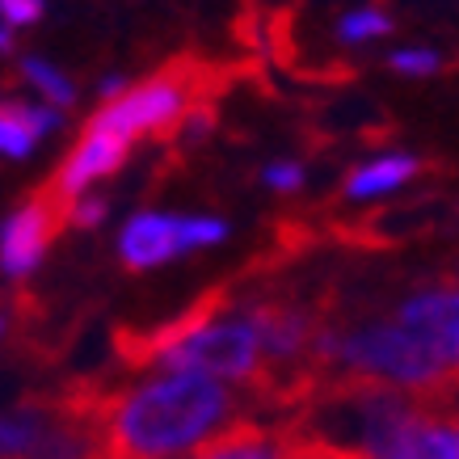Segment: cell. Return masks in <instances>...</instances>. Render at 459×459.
<instances>
[{
	"label": "cell",
	"mask_w": 459,
	"mask_h": 459,
	"mask_svg": "<svg viewBox=\"0 0 459 459\" xmlns=\"http://www.w3.org/2000/svg\"><path fill=\"white\" fill-rule=\"evenodd\" d=\"M126 156H131V143L118 140V135H84V140L76 143V152H72L68 160H64V169L56 173L51 190L72 207L93 181L110 178L114 169H123Z\"/></svg>",
	"instance_id": "obj_7"
},
{
	"label": "cell",
	"mask_w": 459,
	"mask_h": 459,
	"mask_svg": "<svg viewBox=\"0 0 459 459\" xmlns=\"http://www.w3.org/2000/svg\"><path fill=\"white\" fill-rule=\"evenodd\" d=\"M0 110H4V106H0Z\"/></svg>",
	"instance_id": "obj_22"
},
{
	"label": "cell",
	"mask_w": 459,
	"mask_h": 459,
	"mask_svg": "<svg viewBox=\"0 0 459 459\" xmlns=\"http://www.w3.org/2000/svg\"><path fill=\"white\" fill-rule=\"evenodd\" d=\"M245 421L237 392L215 376L169 371L140 388H110L101 404V426L110 459H169L198 443L220 438Z\"/></svg>",
	"instance_id": "obj_1"
},
{
	"label": "cell",
	"mask_w": 459,
	"mask_h": 459,
	"mask_svg": "<svg viewBox=\"0 0 459 459\" xmlns=\"http://www.w3.org/2000/svg\"><path fill=\"white\" fill-rule=\"evenodd\" d=\"M0 17L9 26H34L42 17V0H0Z\"/></svg>",
	"instance_id": "obj_17"
},
{
	"label": "cell",
	"mask_w": 459,
	"mask_h": 459,
	"mask_svg": "<svg viewBox=\"0 0 459 459\" xmlns=\"http://www.w3.org/2000/svg\"><path fill=\"white\" fill-rule=\"evenodd\" d=\"M443 64V59L434 56V51H396L392 56V68L404 72V76H426V72H434Z\"/></svg>",
	"instance_id": "obj_16"
},
{
	"label": "cell",
	"mask_w": 459,
	"mask_h": 459,
	"mask_svg": "<svg viewBox=\"0 0 459 459\" xmlns=\"http://www.w3.org/2000/svg\"><path fill=\"white\" fill-rule=\"evenodd\" d=\"M22 76H26L51 106H72V101H76V89H72L68 76L56 72L51 64H42V59H22Z\"/></svg>",
	"instance_id": "obj_11"
},
{
	"label": "cell",
	"mask_w": 459,
	"mask_h": 459,
	"mask_svg": "<svg viewBox=\"0 0 459 459\" xmlns=\"http://www.w3.org/2000/svg\"><path fill=\"white\" fill-rule=\"evenodd\" d=\"M156 367L160 371H195V376H223L253 384L262 376V342H257V329L237 304V312L228 307L190 337H181L178 346L156 359Z\"/></svg>",
	"instance_id": "obj_2"
},
{
	"label": "cell",
	"mask_w": 459,
	"mask_h": 459,
	"mask_svg": "<svg viewBox=\"0 0 459 459\" xmlns=\"http://www.w3.org/2000/svg\"><path fill=\"white\" fill-rule=\"evenodd\" d=\"M207 126H211V114H207V110H198L195 118H186V123H181L178 135H181L186 143H190V140H203V131H207Z\"/></svg>",
	"instance_id": "obj_20"
},
{
	"label": "cell",
	"mask_w": 459,
	"mask_h": 459,
	"mask_svg": "<svg viewBox=\"0 0 459 459\" xmlns=\"http://www.w3.org/2000/svg\"><path fill=\"white\" fill-rule=\"evenodd\" d=\"M64 220H72V207L47 186L42 195H34L26 207L17 215H9L4 228H0V270L9 279H26L30 270L42 262V253L56 240Z\"/></svg>",
	"instance_id": "obj_4"
},
{
	"label": "cell",
	"mask_w": 459,
	"mask_h": 459,
	"mask_svg": "<svg viewBox=\"0 0 459 459\" xmlns=\"http://www.w3.org/2000/svg\"><path fill=\"white\" fill-rule=\"evenodd\" d=\"M178 253H186V220H178V215L140 211V215L123 228V237H118V257H123V265L135 270V274L173 262Z\"/></svg>",
	"instance_id": "obj_6"
},
{
	"label": "cell",
	"mask_w": 459,
	"mask_h": 459,
	"mask_svg": "<svg viewBox=\"0 0 459 459\" xmlns=\"http://www.w3.org/2000/svg\"><path fill=\"white\" fill-rule=\"evenodd\" d=\"M56 413V396H30L0 413V459H22L42 438L47 421Z\"/></svg>",
	"instance_id": "obj_9"
},
{
	"label": "cell",
	"mask_w": 459,
	"mask_h": 459,
	"mask_svg": "<svg viewBox=\"0 0 459 459\" xmlns=\"http://www.w3.org/2000/svg\"><path fill=\"white\" fill-rule=\"evenodd\" d=\"M34 143L39 140H34L30 126L17 118V110L13 106H4V110H0V152L4 156H26Z\"/></svg>",
	"instance_id": "obj_12"
},
{
	"label": "cell",
	"mask_w": 459,
	"mask_h": 459,
	"mask_svg": "<svg viewBox=\"0 0 459 459\" xmlns=\"http://www.w3.org/2000/svg\"><path fill=\"white\" fill-rule=\"evenodd\" d=\"M190 101V72L186 68H169L152 81L126 89L123 98L106 101L89 123L84 135H118V140H135L143 131H160L165 123H173Z\"/></svg>",
	"instance_id": "obj_3"
},
{
	"label": "cell",
	"mask_w": 459,
	"mask_h": 459,
	"mask_svg": "<svg viewBox=\"0 0 459 459\" xmlns=\"http://www.w3.org/2000/svg\"><path fill=\"white\" fill-rule=\"evenodd\" d=\"M396 320L426 337L451 367H459V287H430V291L409 295L396 307Z\"/></svg>",
	"instance_id": "obj_5"
},
{
	"label": "cell",
	"mask_w": 459,
	"mask_h": 459,
	"mask_svg": "<svg viewBox=\"0 0 459 459\" xmlns=\"http://www.w3.org/2000/svg\"><path fill=\"white\" fill-rule=\"evenodd\" d=\"M101 220H106V198L81 195L72 203V223H76V228H98Z\"/></svg>",
	"instance_id": "obj_18"
},
{
	"label": "cell",
	"mask_w": 459,
	"mask_h": 459,
	"mask_svg": "<svg viewBox=\"0 0 459 459\" xmlns=\"http://www.w3.org/2000/svg\"><path fill=\"white\" fill-rule=\"evenodd\" d=\"M418 160L413 156H384V160H371V165L354 169L346 178V190L342 195L350 198V203H362V198H376V195H388V190H396V186H404V181L418 173Z\"/></svg>",
	"instance_id": "obj_10"
},
{
	"label": "cell",
	"mask_w": 459,
	"mask_h": 459,
	"mask_svg": "<svg viewBox=\"0 0 459 459\" xmlns=\"http://www.w3.org/2000/svg\"><path fill=\"white\" fill-rule=\"evenodd\" d=\"M282 443H287L282 421L279 426H262L257 418H245V421H237L232 430H223L220 438H211V443L198 446L195 459H279Z\"/></svg>",
	"instance_id": "obj_8"
},
{
	"label": "cell",
	"mask_w": 459,
	"mask_h": 459,
	"mask_svg": "<svg viewBox=\"0 0 459 459\" xmlns=\"http://www.w3.org/2000/svg\"><path fill=\"white\" fill-rule=\"evenodd\" d=\"M13 47V34H9V26H0V51H9Z\"/></svg>",
	"instance_id": "obj_21"
},
{
	"label": "cell",
	"mask_w": 459,
	"mask_h": 459,
	"mask_svg": "<svg viewBox=\"0 0 459 459\" xmlns=\"http://www.w3.org/2000/svg\"><path fill=\"white\" fill-rule=\"evenodd\" d=\"M279 459H367V455H359V451H346V446L316 443V438H287Z\"/></svg>",
	"instance_id": "obj_14"
},
{
	"label": "cell",
	"mask_w": 459,
	"mask_h": 459,
	"mask_svg": "<svg viewBox=\"0 0 459 459\" xmlns=\"http://www.w3.org/2000/svg\"><path fill=\"white\" fill-rule=\"evenodd\" d=\"M262 178H265L270 190H299V186H304V169L291 165V160H279V165L265 169Z\"/></svg>",
	"instance_id": "obj_19"
},
{
	"label": "cell",
	"mask_w": 459,
	"mask_h": 459,
	"mask_svg": "<svg viewBox=\"0 0 459 459\" xmlns=\"http://www.w3.org/2000/svg\"><path fill=\"white\" fill-rule=\"evenodd\" d=\"M392 22L388 13H379V9H359V13L342 17V39L359 42V39H379V34H388Z\"/></svg>",
	"instance_id": "obj_13"
},
{
	"label": "cell",
	"mask_w": 459,
	"mask_h": 459,
	"mask_svg": "<svg viewBox=\"0 0 459 459\" xmlns=\"http://www.w3.org/2000/svg\"><path fill=\"white\" fill-rule=\"evenodd\" d=\"M0 329H4V325H0Z\"/></svg>",
	"instance_id": "obj_23"
},
{
	"label": "cell",
	"mask_w": 459,
	"mask_h": 459,
	"mask_svg": "<svg viewBox=\"0 0 459 459\" xmlns=\"http://www.w3.org/2000/svg\"><path fill=\"white\" fill-rule=\"evenodd\" d=\"M13 110H17V118L30 126V135H34V140L51 135V131L59 126L56 106H30V101H13Z\"/></svg>",
	"instance_id": "obj_15"
}]
</instances>
